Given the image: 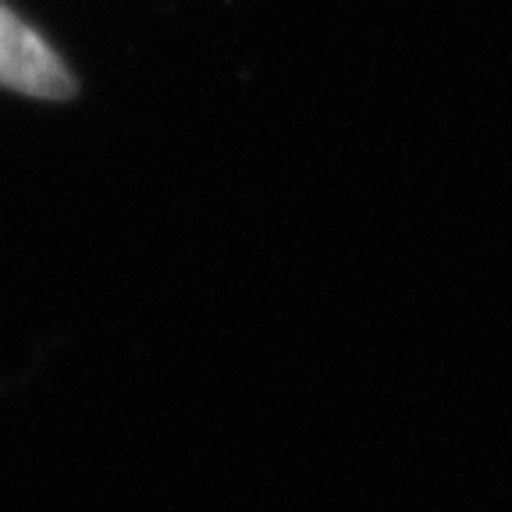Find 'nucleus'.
Wrapping results in <instances>:
<instances>
[{"label": "nucleus", "instance_id": "1", "mask_svg": "<svg viewBox=\"0 0 512 512\" xmlns=\"http://www.w3.org/2000/svg\"><path fill=\"white\" fill-rule=\"evenodd\" d=\"M0 86L43 100H64L75 93V79L61 57L8 8H0Z\"/></svg>", "mask_w": 512, "mask_h": 512}]
</instances>
